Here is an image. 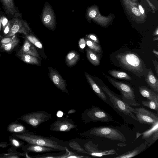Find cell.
<instances>
[{
    "label": "cell",
    "instance_id": "obj_1",
    "mask_svg": "<svg viewBox=\"0 0 158 158\" xmlns=\"http://www.w3.org/2000/svg\"><path fill=\"white\" fill-rule=\"evenodd\" d=\"M16 136L29 144L49 147L58 151H66L68 148L66 146L67 143L52 136L45 137L30 133L16 135Z\"/></svg>",
    "mask_w": 158,
    "mask_h": 158
},
{
    "label": "cell",
    "instance_id": "obj_27",
    "mask_svg": "<svg viewBox=\"0 0 158 158\" xmlns=\"http://www.w3.org/2000/svg\"><path fill=\"white\" fill-rule=\"evenodd\" d=\"M108 71L111 76L116 78L128 80H132L131 77L125 72L115 70H109Z\"/></svg>",
    "mask_w": 158,
    "mask_h": 158
},
{
    "label": "cell",
    "instance_id": "obj_4",
    "mask_svg": "<svg viewBox=\"0 0 158 158\" xmlns=\"http://www.w3.org/2000/svg\"><path fill=\"white\" fill-rule=\"evenodd\" d=\"M81 118L85 123L98 121L106 123L114 121L107 112L94 106L85 110L81 114Z\"/></svg>",
    "mask_w": 158,
    "mask_h": 158
},
{
    "label": "cell",
    "instance_id": "obj_34",
    "mask_svg": "<svg viewBox=\"0 0 158 158\" xmlns=\"http://www.w3.org/2000/svg\"><path fill=\"white\" fill-rule=\"evenodd\" d=\"M26 36L27 39L34 45L39 48L42 49V48L43 46L41 43L34 35L29 34Z\"/></svg>",
    "mask_w": 158,
    "mask_h": 158
},
{
    "label": "cell",
    "instance_id": "obj_20",
    "mask_svg": "<svg viewBox=\"0 0 158 158\" xmlns=\"http://www.w3.org/2000/svg\"><path fill=\"white\" fill-rule=\"evenodd\" d=\"M145 81L152 90L158 92V79L150 69L148 70Z\"/></svg>",
    "mask_w": 158,
    "mask_h": 158
},
{
    "label": "cell",
    "instance_id": "obj_5",
    "mask_svg": "<svg viewBox=\"0 0 158 158\" xmlns=\"http://www.w3.org/2000/svg\"><path fill=\"white\" fill-rule=\"evenodd\" d=\"M107 78L110 84L118 90L122 94V100L130 106H138L140 104L135 100L134 89L129 85L114 80L110 77Z\"/></svg>",
    "mask_w": 158,
    "mask_h": 158
},
{
    "label": "cell",
    "instance_id": "obj_47",
    "mask_svg": "<svg viewBox=\"0 0 158 158\" xmlns=\"http://www.w3.org/2000/svg\"><path fill=\"white\" fill-rule=\"evenodd\" d=\"M117 145H118V146H120V147H122V146H125L126 145V144L125 143H120L118 144Z\"/></svg>",
    "mask_w": 158,
    "mask_h": 158
},
{
    "label": "cell",
    "instance_id": "obj_51",
    "mask_svg": "<svg viewBox=\"0 0 158 158\" xmlns=\"http://www.w3.org/2000/svg\"></svg>",
    "mask_w": 158,
    "mask_h": 158
},
{
    "label": "cell",
    "instance_id": "obj_29",
    "mask_svg": "<svg viewBox=\"0 0 158 158\" xmlns=\"http://www.w3.org/2000/svg\"><path fill=\"white\" fill-rule=\"evenodd\" d=\"M19 42V39L15 35L12 36V39L9 43L6 45H2L1 47L4 50L6 51L10 52L18 45Z\"/></svg>",
    "mask_w": 158,
    "mask_h": 158
},
{
    "label": "cell",
    "instance_id": "obj_49",
    "mask_svg": "<svg viewBox=\"0 0 158 158\" xmlns=\"http://www.w3.org/2000/svg\"><path fill=\"white\" fill-rule=\"evenodd\" d=\"M1 19L0 18V31L1 30Z\"/></svg>",
    "mask_w": 158,
    "mask_h": 158
},
{
    "label": "cell",
    "instance_id": "obj_24",
    "mask_svg": "<svg viewBox=\"0 0 158 158\" xmlns=\"http://www.w3.org/2000/svg\"><path fill=\"white\" fill-rule=\"evenodd\" d=\"M18 56L23 61L26 63L32 64L39 65L40 62L37 58L31 55L18 52Z\"/></svg>",
    "mask_w": 158,
    "mask_h": 158
},
{
    "label": "cell",
    "instance_id": "obj_43",
    "mask_svg": "<svg viewBox=\"0 0 158 158\" xmlns=\"http://www.w3.org/2000/svg\"><path fill=\"white\" fill-rule=\"evenodd\" d=\"M12 142L13 144L16 147H19V143L16 140L13 139L12 140Z\"/></svg>",
    "mask_w": 158,
    "mask_h": 158
},
{
    "label": "cell",
    "instance_id": "obj_2",
    "mask_svg": "<svg viewBox=\"0 0 158 158\" xmlns=\"http://www.w3.org/2000/svg\"><path fill=\"white\" fill-rule=\"evenodd\" d=\"M116 58L120 66L141 78L144 75L145 65L139 56L135 53L126 52L117 54Z\"/></svg>",
    "mask_w": 158,
    "mask_h": 158
},
{
    "label": "cell",
    "instance_id": "obj_18",
    "mask_svg": "<svg viewBox=\"0 0 158 158\" xmlns=\"http://www.w3.org/2000/svg\"><path fill=\"white\" fill-rule=\"evenodd\" d=\"M123 3L127 10L133 17L143 19V17L140 14L137 4L130 0H123Z\"/></svg>",
    "mask_w": 158,
    "mask_h": 158
},
{
    "label": "cell",
    "instance_id": "obj_44",
    "mask_svg": "<svg viewBox=\"0 0 158 158\" xmlns=\"http://www.w3.org/2000/svg\"><path fill=\"white\" fill-rule=\"evenodd\" d=\"M153 35H158V28H157L156 30L154 31V33L153 34Z\"/></svg>",
    "mask_w": 158,
    "mask_h": 158
},
{
    "label": "cell",
    "instance_id": "obj_37",
    "mask_svg": "<svg viewBox=\"0 0 158 158\" xmlns=\"http://www.w3.org/2000/svg\"><path fill=\"white\" fill-rule=\"evenodd\" d=\"M87 38L97 43H99V40L97 37L94 34H90L86 36Z\"/></svg>",
    "mask_w": 158,
    "mask_h": 158
},
{
    "label": "cell",
    "instance_id": "obj_42",
    "mask_svg": "<svg viewBox=\"0 0 158 158\" xmlns=\"http://www.w3.org/2000/svg\"><path fill=\"white\" fill-rule=\"evenodd\" d=\"M152 61L153 63V64L154 65L156 73L157 74V75H158V63L157 61H156V60H152Z\"/></svg>",
    "mask_w": 158,
    "mask_h": 158
},
{
    "label": "cell",
    "instance_id": "obj_16",
    "mask_svg": "<svg viewBox=\"0 0 158 158\" xmlns=\"http://www.w3.org/2000/svg\"><path fill=\"white\" fill-rule=\"evenodd\" d=\"M85 74L89 83L98 96L103 101L109 104L108 102L107 97L102 90L98 85L88 73L85 72Z\"/></svg>",
    "mask_w": 158,
    "mask_h": 158
},
{
    "label": "cell",
    "instance_id": "obj_19",
    "mask_svg": "<svg viewBox=\"0 0 158 158\" xmlns=\"http://www.w3.org/2000/svg\"><path fill=\"white\" fill-rule=\"evenodd\" d=\"M147 146V144L144 143H143L138 147L132 150L126 152L120 155L115 158H130L135 156L142 152Z\"/></svg>",
    "mask_w": 158,
    "mask_h": 158
},
{
    "label": "cell",
    "instance_id": "obj_15",
    "mask_svg": "<svg viewBox=\"0 0 158 158\" xmlns=\"http://www.w3.org/2000/svg\"><path fill=\"white\" fill-rule=\"evenodd\" d=\"M49 71L50 77L55 85L63 92L69 94L65 81L61 76L57 72L51 69H49Z\"/></svg>",
    "mask_w": 158,
    "mask_h": 158
},
{
    "label": "cell",
    "instance_id": "obj_32",
    "mask_svg": "<svg viewBox=\"0 0 158 158\" xmlns=\"http://www.w3.org/2000/svg\"><path fill=\"white\" fill-rule=\"evenodd\" d=\"M69 145L70 148L77 152L89 155L88 153L77 142L75 141H72L69 143Z\"/></svg>",
    "mask_w": 158,
    "mask_h": 158
},
{
    "label": "cell",
    "instance_id": "obj_13",
    "mask_svg": "<svg viewBox=\"0 0 158 158\" xmlns=\"http://www.w3.org/2000/svg\"><path fill=\"white\" fill-rule=\"evenodd\" d=\"M98 146V145L91 141H89L84 145V149L88 153L89 155L92 156L101 157L105 156L118 154L114 149L102 150L99 149Z\"/></svg>",
    "mask_w": 158,
    "mask_h": 158
},
{
    "label": "cell",
    "instance_id": "obj_14",
    "mask_svg": "<svg viewBox=\"0 0 158 158\" xmlns=\"http://www.w3.org/2000/svg\"><path fill=\"white\" fill-rule=\"evenodd\" d=\"M158 123L151 126V129L142 133V139H144V142L149 146L158 138Z\"/></svg>",
    "mask_w": 158,
    "mask_h": 158
},
{
    "label": "cell",
    "instance_id": "obj_45",
    "mask_svg": "<svg viewBox=\"0 0 158 158\" xmlns=\"http://www.w3.org/2000/svg\"><path fill=\"white\" fill-rule=\"evenodd\" d=\"M152 52L154 53L155 55H156V56L157 58H158V52L157 51L153 49L152 51Z\"/></svg>",
    "mask_w": 158,
    "mask_h": 158
},
{
    "label": "cell",
    "instance_id": "obj_41",
    "mask_svg": "<svg viewBox=\"0 0 158 158\" xmlns=\"http://www.w3.org/2000/svg\"><path fill=\"white\" fill-rule=\"evenodd\" d=\"M138 8L139 12L144 17L145 16V13L144 9L141 5H138Z\"/></svg>",
    "mask_w": 158,
    "mask_h": 158
},
{
    "label": "cell",
    "instance_id": "obj_6",
    "mask_svg": "<svg viewBox=\"0 0 158 158\" xmlns=\"http://www.w3.org/2000/svg\"><path fill=\"white\" fill-rule=\"evenodd\" d=\"M100 88L107 95L109 100L114 108L120 112L138 121L137 119L133 113V108L113 94L105 85L100 87Z\"/></svg>",
    "mask_w": 158,
    "mask_h": 158
},
{
    "label": "cell",
    "instance_id": "obj_50",
    "mask_svg": "<svg viewBox=\"0 0 158 158\" xmlns=\"http://www.w3.org/2000/svg\"><path fill=\"white\" fill-rule=\"evenodd\" d=\"M131 0V1H132L133 2H134V1H136V0Z\"/></svg>",
    "mask_w": 158,
    "mask_h": 158
},
{
    "label": "cell",
    "instance_id": "obj_21",
    "mask_svg": "<svg viewBox=\"0 0 158 158\" xmlns=\"http://www.w3.org/2000/svg\"><path fill=\"white\" fill-rule=\"evenodd\" d=\"M139 92L141 95L146 98L148 100H155L158 101V95L153 92L152 90L144 86L139 88Z\"/></svg>",
    "mask_w": 158,
    "mask_h": 158
},
{
    "label": "cell",
    "instance_id": "obj_22",
    "mask_svg": "<svg viewBox=\"0 0 158 158\" xmlns=\"http://www.w3.org/2000/svg\"><path fill=\"white\" fill-rule=\"evenodd\" d=\"M26 149L28 151L40 153L58 151L56 149L49 147L30 144L27 147Z\"/></svg>",
    "mask_w": 158,
    "mask_h": 158
},
{
    "label": "cell",
    "instance_id": "obj_38",
    "mask_svg": "<svg viewBox=\"0 0 158 158\" xmlns=\"http://www.w3.org/2000/svg\"><path fill=\"white\" fill-rule=\"evenodd\" d=\"M1 25L3 30L9 21L8 19L4 16H2L1 19Z\"/></svg>",
    "mask_w": 158,
    "mask_h": 158
},
{
    "label": "cell",
    "instance_id": "obj_46",
    "mask_svg": "<svg viewBox=\"0 0 158 158\" xmlns=\"http://www.w3.org/2000/svg\"><path fill=\"white\" fill-rule=\"evenodd\" d=\"M147 2L148 3H149V4L150 5V6H151L152 8V10H154V9H155V7H154V6L152 5L150 3V2L148 0V1L147 0Z\"/></svg>",
    "mask_w": 158,
    "mask_h": 158
},
{
    "label": "cell",
    "instance_id": "obj_30",
    "mask_svg": "<svg viewBox=\"0 0 158 158\" xmlns=\"http://www.w3.org/2000/svg\"><path fill=\"white\" fill-rule=\"evenodd\" d=\"M142 104L156 112L158 111V101L155 100H143L141 102Z\"/></svg>",
    "mask_w": 158,
    "mask_h": 158
},
{
    "label": "cell",
    "instance_id": "obj_39",
    "mask_svg": "<svg viewBox=\"0 0 158 158\" xmlns=\"http://www.w3.org/2000/svg\"><path fill=\"white\" fill-rule=\"evenodd\" d=\"M12 39V36L9 37H6L2 39L1 43L2 45H6L9 43Z\"/></svg>",
    "mask_w": 158,
    "mask_h": 158
},
{
    "label": "cell",
    "instance_id": "obj_35",
    "mask_svg": "<svg viewBox=\"0 0 158 158\" xmlns=\"http://www.w3.org/2000/svg\"><path fill=\"white\" fill-rule=\"evenodd\" d=\"M91 157L87 156L79 155L76 153L73 152L68 150V154L66 158H90Z\"/></svg>",
    "mask_w": 158,
    "mask_h": 158
},
{
    "label": "cell",
    "instance_id": "obj_9",
    "mask_svg": "<svg viewBox=\"0 0 158 158\" xmlns=\"http://www.w3.org/2000/svg\"><path fill=\"white\" fill-rule=\"evenodd\" d=\"M133 113L141 124H144L152 126L158 123L157 114L143 107L134 108Z\"/></svg>",
    "mask_w": 158,
    "mask_h": 158
},
{
    "label": "cell",
    "instance_id": "obj_31",
    "mask_svg": "<svg viewBox=\"0 0 158 158\" xmlns=\"http://www.w3.org/2000/svg\"><path fill=\"white\" fill-rule=\"evenodd\" d=\"M85 40L86 45L90 49L98 53L101 52V47L98 44L87 38Z\"/></svg>",
    "mask_w": 158,
    "mask_h": 158
},
{
    "label": "cell",
    "instance_id": "obj_8",
    "mask_svg": "<svg viewBox=\"0 0 158 158\" xmlns=\"http://www.w3.org/2000/svg\"><path fill=\"white\" fill-rule=\"evenodd\" d=\"M43 25L52 31L56 27V22L55 12L50 4L46 1L44 5L40 17Z\"/></svg>",
    "mask_w": 158,
    "mask_h": 158
},
{
    "label": "cell",
    "instance_id": "obj_28",
    "mask_svg": "<svg viewBox=\"0 0 158 158\" xmlns=\"http://www.w3.org/2000/svg\"><path fill=\"white\" fill-rule=\"evenodd\" d=\"M68 149L67 148L64 154L60 153H46L35 156V158H66L68 154Z\"/></svg>",
    "mask_w": 158,
    "mask_h": 158
},
{
    "label": "cell",
    "instance_id": "obj_3",
    "mask_svg": "<svg viewBox=\"0 0 158 158\" xmlns=\"http://www.w3.org/2000/svg\"><path fill=\"white\" fill-rule=\"evenodd\" d=\"M82 136L90 137H99L112 140L125 142L126 139L121 131L110 127H94L80 134Z\"/></svg>",
    "mask_w": 158,
    "mask_h": 158
},
{
    "label": "cell",
    "instance_id": "obj_7",
    "mask_svg": "<svg viewBox=\"0 0 158 158\" xmlns=\"http://www.w3.org/2000/svg\"><path fill=\"white\" fill-rule=\"evenodd\" d=\"M51 114L44 110L35 111L27 114L21 119L35 128H37L42 123L51 119Z\"/></svg>",
    "mask_w": 158,
    "mask_h": 158
},
{
    "label": "cell",
    "instance_id": "obj_17",
    "mask_svg": "<svg viewBox=\"0 0 158 158\" xmlns=\"http://www.w3.org/2000/svg\"><path fill=\"white\" fill-rule=\"evenodd\" d=\"M18 52L31 55L37 58H40L34 45L27 39L25 40L23 46Z\"/></svg>",
    "mask_w": 158,
    "mask_h": 158
},
{
    "label": "cell",
    "instance_id": "obj_11",
    "mask_svg": "<svg viewBox=\"0 0 158 158\" xmlns=\"http://www.w3.org/2000/svg\"><path fill=\"white\" fill-rule=\"evenodd\" d=\"M85 18L87 20L91 23L93 20L99 24L105 26L111 21V17H105L100 14L98 7L95 5L88 7L86 10Z\"/></svg>",
    "mask_w": 158,
    "mask_h": 158
},
{
    "label": "cell",
    "instance_id": "obj_33",
    "mask_svg": "<svg viewBox=\"0 0 158 158\" xmlns=\"http://www.w3.org/2000/svg\"><path fill=\"white\" fill-rule=\"evenodd\" d=\"M8 130L10 132H19L24 131L25 130V128L23 125L15 123L10 125L8 127Z\"/></svg>",
    "mask_w": 158,
    "mask_h": 158
},
{
    "label": "cell",
    "instance_id": "obj_25",
    "mask_svg": "<svg viewBox=\"0 0 158 158\" xmlns=\"http://www.w3.org/2000/svg\"><path fill=\"white\" fill-rule=\"evenodd\" d=\"M86 51L87 57L90 62L95 66L99 65V57L97 54V53L89 48L87 49Z\"/></svg>",
    "mask_w": 158,
    "mask_h": 158
},
{
    "label": "cell",
    "instance_id": "obj_10",
    "mask_svg": "<svg viewBox=\"0 0 158 158\" xmlns=\"http://www.w3.org/2000/svg\"><path fill=\"white\" fill-rule=\"evenodd\" d=\"M12 21L13 25L10 31L6 37L12 36L17 33H23L26 35L31 32L27 23L20 17V14H15Z\"/></svg>",
    "mask_w": 158,
    "mask_h": 158
},
{
    "label": "cell",
    "instance_id": "obj_26",
    "mask_svg": "<svg viewBox=\"0 0 158 158\" xmlns=\"http://www.w3.org/2000/svg\"><path fill=\"white\" fill-rule=\"evenodd\" d=\"M79 58L78 54L74 51H72L67 55L65 62L67 66L70 67L74 65Z\"/></svg>",
    "mask_w": 158,
    "mask_h": 158
},
{
    "label": "cell",
    "instance_id": "obj_23",
    "mask_svg": "<svg viewBox=\"0 0 158 158\" xmlns=\"http://www.w3.org/2000/svg\"><path fill=\"white\" fill-rule=\"evenodd\" d=\"M7 14L15 15L17 13L16 7L13 0H0Z\"/></svg>",
    "mask_w": 158,
    "mask_h": 158
},
{
    "label": "cell",
    "instance_id": "obj_48",
    "mask_svg": "<svg viewBox=\"0 0 158 158\" xmlns=\"http://www.w3.org/2000/svg\"><path fill=\"white\" fill-rule=\"evenodd\" d=\"M158 40V37L157 36L156 37L154 38L153 40V41H154Z\"/></svg>",
    "mask_w": 158,
    "mask_h": 158
},
{
    "label": "cell",
    "instance_id": "obj_12",
    "mask_svg": "<svg viewBox=\"0 0 158 158\" xmlns=\"http://www.w3.org/2000/svg\"><path fill=\"white\" fill-rule=\"evenodd\" d=\"M77 125L74 122L68 118L61 117L57 120L50 125V130L56 132H68L75 129Z\"/></svg>",
    "mask_w": 158,
    "mask_h": 158
},
{
    "label": "cell",
    "instance_id": "obj_40",
    "mask_svg": "<svg viewBox=\"0 0 158 158\" xmlns=\"http://www.w3.org/2000/svg\"><path fill=\"white\" fill-rule=\"evenodd\" d=\"M79 46L81 49H84L86 46V41L84 38L80 39L79 42Z\"/></svg>",
    "mask_w": 158,
    "mask_h": 158
},
{
    "label": "cell",
    "instance_id": "obj_36",
    "mask_svg": "<svg viewBox=\"0 0 158 158\" xmlns=\"http://www.w3.org/2000/svg\"><path fill=\"white\" fill-rule=\"evenodd\" d=\"M13 25L12 20L9 21V22L3 30V33L5 36L10 32Z\"/></svg>",
    "mask_w": 158,
    "mask_h": 158
}]
</instances>
